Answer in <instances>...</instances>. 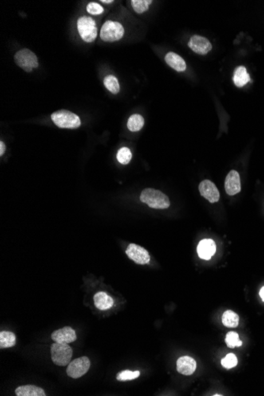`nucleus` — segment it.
Listing matches in <instances>:
<instances>
[{"label":"nucleus","mask_w":264,"mask_h":396,"mask_svg":"<svg viewBox=\"0 0 264 396\" xmlns=\"http://www.w3.org/2000/svg\"><path fill=\"white\" fill-rule=\"evenodd\" d=\"M250 76L248 74L247 70L245 67L240 66L238 68H236L234 71V75H233V83L235 84L236 87H243L249 82H250Z\"/></svg>","instance_id":"nucleus-18"},{"label":"nucleus","mask_w":264,"mask_h":396,"mask_svg":"<svg viewBox=\"0 0 264 396\" xmlns=\"http://www.w3.org/2000/svg\"><path fill=\"white\" fill-rule=\"evenodd\" d=\"M226 342L229 348H235L242 346V341L240 340L239 335L234 331H230L226 336Z\"/></svg>","instance_id":"nucleus-24"},{"label":"nucleus","mask_w":264,"mask_h":396,"mask_svg":"<svg viewBox=\"0 0 264 396\" xmlns=\"http://www.w3.org/2000/svg\"><path fill=\"white\" fill-rule=\"evenodd\" d=\"M196 362L189 356L180 357L176 362V370L182 375L190 376L195 373Z\"/></svg>","instance_id":"nucleus-14"},{"label":"nucleus","mask_w":264,"mask_h":396,"mask_svg":"<svg viewBox=\"0 0 264 396\" xmlns=\"http://www.w3.org/2000/svg\"><path fill=\"white\" fill-rule=\"evenodd\" d=\"M73 350L67 343L55 342L51 346V355L53 363L56 366H66L72 360Z\"/></svg>","instance_id":"nucleus-4"},{"label":"nucleus","mask_w":264,"mask_h":396,"mask_svg":"<svg viewBox=\"0 0 264 396\" xmlns=\"http://www.w3.org/2000/svg\"><path fill=\"white\" fill-rule=\"evenodd\" d=\"M104 85L109 92L112 93V95H117L120 90L118 79L113 75H108L104 78Z\"/></svg>","instance_id":"nucleus-22"},{"label":"nucleus","mask_w":264,"mask_h":396,"mask_svg":"<svg viewBox=\"0 0 264 396\" xmlns=\"http://www.w3.org/2000/svg\"><path fill=\"white\" fill-rule=\"evenodd\" d=\"M52 340L58 343H72L77 339L76 333L71 327H64L53 331L52 334Z\"/></svg>","instance_id":"nucleus-12"},{"label":"nucleus","mask_w":264,"mask_h":396,"mask_svg":"<svg viewBox=\"0 0 264 396\" xmlns=\"http://www.w3.org/2000/svg\"><path fill=\"white\" fill-rule=\"evenodd\" d=\"M260 296H261V299H262L263 301H264V287H262V289H261V291H260Z\"/></svg>","instance_id":"nucleus-30"},{"label":"nucleus","mask_w":264,"mask_h":396,"mask_svg":"<svg viewBox=\"0 0 264 396\" xmlns=\"http://www.w3.org/2000/svg\"><path fill=\"white\" fill-rule=\"evenodd\" d=\"M187 45L193 52L199 55H206L212 49V44L208 39L199 35L192 36Z\"/></svg>","instance_id":"nucleus-9"},{"label":"nucleus","mask_w":264,"mask_h":396,"mask_svg":"<svg viewBox=\"0 0 264 396\" xmlns=\"http://www.w3.org/2000/svg\"><path fill=\"white\" fill-rule=\"evenodd\" d=\"M140 376L139 371H130V370H124L120 372L116 375V380L119 381H132L136 379Z\"/></svg>","instance_id":"nucleus-26"},{"label":"nucleus","mask_w":264,"mask_h":396,"mask_svg":"<svg viewBox=\"0 0 264 396\" xmlns=\"http://www.w3.org/2000/svg\"><path fill=\"white\" fill-rule=\"evenodd\" d=\"M87 10L92 15H99L104 13V8L97 2H91L87 4Z\"/></svg>","instance_id":"nucleus-28"},{"label":"nucleus","mask_w":264,"mask_h":396,"mask_svg":"<svg viewBox=\"0 0 264 396\" xmlns=\"http://www.w3.org/2000/svg\"><path fill=\"white\" fill-rule=\"evenodd\" d=\"M225 189L229 196H234L241 193V178L238 172L231 170L228 173L225 181Z\"/></svg>","instance_id":"nucleus-11"},{"label":"nucleus","mask_w":264,"mask_h":396,"mask_svg":"<svg viewBox=\"0 0 264 396\" xmlns=\"http://www.w3.org/2000/svg\"><path fill=\"white\" fill-rule=\"evenodd\" d=\"M5 150H6V146L4 144V142L1 141L0 142V156L3 155Z\"/></svg>","instance_id":"nucleus-29"},{"label":"nucleus","mask_w":264,"mask_h":396,"mask_svg":"<svg viewBox=\"0 0 264 396\" xmlns=\"http://www.w3.org/2000/svg\"><path fill=\"white\" fill-rule=\"evenodd\" d=\"M124 28L118 21H107L102 25L100 37L105 42H115L124 37Z\"/></svg>","instance_id":"nucleus-5"},{"label":"nucleus","mask_w":264,"mask_h":396,"mask_svg":"<svg viewBox=\"0 0 264 396\" xmlns=\"http://www.w3.org/2000/svg\"><path fill=\"white\" fill-rule=\"evenodd\" d=\"M52 122L60 128L76 129L81 126V119L68 110H59L51 115Z\"/></svg>","instance_id":"nucleus-2"},{"label":"nucleus","mask_w":264,"mask_h":396,"mask_svg":"<svg viewBox=\"0 0 264 396\" xmlns=\"http://www.w3.org/2000/svg\"><path fill=\"white\" fill-rule=\"evenodd\" d=\"M144 123L145 120L142 115H139V114H134L128 119L127 128L133 132L139 131L143 128Z\"/></svg>","instance_id":"nucleus-21"},{"label":"nucleus","mask_w":264,"mask_h":396,"mask_svg":"<svg viewBox=\"0 0 264 396\" xmlns=\"http://www.w3.org/2000/svg\"><path fill=\"white\" fill-rule=\"evenodd\" d=\"M165 60L166 64L170 66V68L178 71V72H183L187 68L185 61L181 56L176 54L175 52H170L165 56Z\"/></svg>","instance_id":"nucleus-15"},{"label":"nucleus","mask_w":264,"mask_h":396,"mask_svg":"<svg viewBox=\"0 0 264 396\" xmlns=\"http://www.w3.org/2000/svg\"><path fill=\"white\" fill-rule=\"evenodd\" d=\"M141 202L147 204L154 209H167L170 207V201L169 197L161 191L153 189H146L140 195Z\"/></svg>","instance_id":"nucleus-1"},{"label":"nucleus","mask_w":264,"mask_h":396,"mask_svg":"<svg viewBox=\"0 0 264 396\" xmlns=\"http://www.w3.org/2000/svg\"><path fill=\"white\" fill-rule=\"evenodd\" d=\"M77 28L83 41L87 43H92L96 40L97 36V27L94 20L91 17L83 16L77 21Z\"/></svg>","instance_id":"nucleus-3"},{"label":"nucleus","mask_w":264,"mask_h":396,"mask_svg":"<svg viewBox=\"0 0 264 396\" xmlns=\"http://www.w3.org/2000/svg\"><path fill=\"white\" fill-rule=\"evenodd\" d=\"M151 0H132L131 2V6L138 14H143L148 10L149 7L152 3Z\"/></svg>","instance_id":"nucleus-23"},{"label":"nucleus","mask_w":264,"mask_h":396,"mask_svg":"<svg viewBox=\"0 0 264 396\" xmlns=\"http://www.w3.org/2000/svg\"><path fill=\"white\" fill-rule=\"evenodd\" d=\"M126 254L132 261L141 265L148 264L151 260L149 252L138 244H130L126 249Z\"/></svg>","instance_id":"nucleus-8"},{"label":"nucleus","mask_w":264,"mask_h":396,"mask_svg":"<svg viewBox=\"0 0 264 396\" xmlns=\"http://www.w3.org/2000/svg\"><path fill=\"white\" fill-rule=\"evenodd\" d=\"M16 344V336L11 331L0 332V348H10Z\"/></svg>","instance_id":"nucleus-20"},{"label":"nucleus","mask_w":264,"mask_h":396,"mask_svg":"<svg viewBox=\"0 0 264 396\" xmlns=\"http://www.w3.org/2000/svg\"><path fill=\"white\" fill-rule=\"evenodd\" d=\"M222 366L226 369H230L237 366L238 360L234 354H229L221 361Z\"/></svg>","instance_id":"nucleus-27"},{"label":"nucleus","mask_w":264,"mask_h":396,"mask_svg":"<svg viewBox=\"0 0 264 396\" xmlns=\"http://www.w3.org/2000/svg\"><path fill=\"white\" fill-rule=\"evenodd\" d=\"M89 367L90 361L89 358L87 357H81L70 362L67 369V373L70 377L78 379L85 375L89 371Z\"/></svg>","instance_id":"nucleus-7"},{"label":"nucleus","mask_w":264,"mask_h":396,"mask_svg":"<svg viewBox=\"0 0 264 396\" xmlns=\"http://www.w3.org/2000/svg\"><path fill=\"white\" fill-rule=\"evenodd\" d=\"M95 306L100 310H107L113 306L114 300L106 293L99 292L93 297Z\"/></svg>","instance_id":"nucleus-16"},{"label":"nucleus","mask_w":264,"mask_h":396,"mask_svg":"<svg viewBox=\"0 0 264 396\" xmlns=\"http://www.w3.org/2000/svg\"><path fill=\"white\" fill-rule=\"evenodd\" d=\"M100 2H104V3L106 4V3H111V2H113V1H112V0H101Z\"/></svg>","instance_id":"nucleus-31"},{"label":"nucleus","mask_w":264,"mask_h":396,"mask_svg":"<svg viewBox=\"0 0 264 396\" xmlns=\"http://www.w3.org/2000/svg\"><path fill=\"white\" fill-rule=\"evenodd\" d=\"M199 193L202 197L208 200L211 203L219 201L220 193L216 185L212 181L205 180L202 181L199 186Z\"/></svg>","instance_id":"nucleus-10"},{"label":"nucleus","mask_w":264,"mask_h":396,"mask_svg":"<svg viewBox=\"0 0 264 396\" xmlns=\"http://www.w3.org/2000/svg\"><path fill=\"white\" fill-rule=\"evenodd\" d=\"M17 396H45V392L41 388L34 385H24L16 389Z\"/></svg>","instance_id":"nucleus-17"},{"label":"nucleus","mask_w":264,"mask_h":396,"mask_svg":"<svg viewBox=\"0 0 264 396\" xmlns=\"http://www.w3.org/2000/svg\"><path fill=\"white\" fill-rule=\"evenodd\" d=\"M116 158H117L118 162H120L122 165H127L131 162V158H132V154H131V151L129 148L122 147L118 151L117 154H116Z\"/></svg>","instance_id":"nucleus-25"},{"label":"nucleus","mask_w":264,"mask_h":396,"mask_svg":"<svg viewBox=\"0 0 264 396\" xmlns=\"http://www.w3.org/2000/svg\"><path fill=\"white\" fill-rule=\"evenodd\" d=\"M14 61L19 68L26 72H31L33 69L38 67L37 57L32 51L24 48L16 52Z\"/></svg>","instance_id":"nucleus-6"},{"label":"nucleus","mask_w":264,"mask_h":396,"mask_svg":"<svg viewBox=\"0 0 264 396\" xmlns=\"http://www.w3.org/2000/svg\"><path fill=\"white\" fill-rule=\"evenodd\" d=\"M239 315L231 310L225 311L222 315V323L226 327L235 328L239 325Z\"/></svg>","instance_id":"nucleus-19"},{"label":"nucleus","mask_w":264,"mask_h":396,"mask_svg":"<svg viewBox=\"0 0 264 396\" xmlns=\"http://www.w3.org/2000/svg\"><path fill=\"white\" fill-rule=\"evenodd\" d=\"M197 252L202 260H210L216 252V244L211 239H204L199 242Z\"/></svg>","instance_id":"nucleus-13"}]
</instances>
